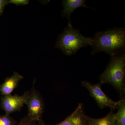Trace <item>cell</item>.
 <instances>
[{
    "label": "cell",
    "mask_w": 125,
    "mask_h": 125,
    "mask_svg": "<svg viewBox=\"0 0 125 125\" xmlns=\"http://www.w3.org/2000/svg\"><path fill=\"white\" fill-rule=\"evenodd\" d=\"M28 0H8L9 4H13L16 5H25L28 4Z\"/></svg>",
    "instance_id": "13"
},
{
    "label": "cell",
    "mask_w": 125,
    "mask_h": 125,
    "mask_svg": "<svg viewBox=\"0 0 125 125\" xmlns=\"http://www.w3.org/2000/svg\"><path fill=\"white\" fill-rule=\"evenodd\" d=\"M116 109L117 111L114 114V125H125V99L118 102Z\"/></svg>",
    "instance_id": "10"
},
{
    "label": "cell",
    "mask_w": 125,
    "mask_h": 125,
    "mask_svg": "<svg viewBox=\"0 0 125 125\" xmlns=\"http://www.w3.org/2000/svg\"><path fill=\"white\" fill-rule=\"evenodd\" d=\"M23 79V76L14 72L10 77L6 78L4 83L0 85V94L2 96L11 94L14 90L18 87L19 82Z\"/></svg>",
    "instance_id": "7"
},
{
    "label": "cell",
    "mask_w": 125,
    "mask_h": 125,
    "mask_svg": "<svg viewBox=\"0 0 125 125\" xmlns=\"http://www.w3.org/2000/svg\"><path fill=\"white\" fill-rule=\"evenodd\" d=\"M30 91H25L22 95L11 94L2 96L0 99V106L5 112V114L10 115L15 112L20 111L26 104Z\"/></svg>",
    "instance_id": "6"
},
{
    "label": "cell",
    "mask_w": 125,
    "mask_h": 125,
    "mask_svg": "<svg viewBox=\"0 0 125 125\" xmlns=\"http://www.w3.org/2000/svg\"><path fill=\"white\" fill-rule=\"evenodd\" d=\"M16 121L10 115H0V125H15Z\"/></svg>",
    "instance_id": "12"
},
{
    "label": "cell",
    "mask_w": 125,
    "mask_h": 125,
    "mask_svg": "<svg viewBox=\"0 0 125 125\" xmlns=\"http://www.w3.org/2000/svg\"><path fill=\"white\" fill-rule=\"evenodd\" d=\"M35 122L30 120L28 117L25 116L20 122L17 125H33V123Z\"/></svg>",
    "instance_id": "14"
},
{
    "label": "cell",
    "mask_w": 125,
    "mask_h": 125,
    "mask_svg": "<svg viewBox=\"0 0 125 125\" xmlns=\"http://www.w3.org/2000/svg\"><path fill=\"white\" fill-rule=\"evenodd\" d=\"M9 4L8 0H0V16L3 13L4 8L6 5Z\"/></svg>",
    "instance_id": "16"
},
{
    "label": "cell",
    "mask_w": 125,
    "mask_h": 125,
    "mask_svg": "<svg viewBox=\"0 0 125 125\" xmlns=\"http://www.w3.org/2000/svg\"><path fill=\"white\" fill-rule=\"evenodd\" d=\"M125 54L122 52L111 57L107 67L100 75V83H109L122 95L125 92Z\"/></svg>",
    "instance_id": "2"
},
{
    "label": "cell",
    "mask_w": 125,
    "mask_h": 125,
    "mask_svg": "<svg viewBox=\"0 0 125 125\" xmlns=\"http://www.w3.org/2000/svg\"><path fill=\"white\" fill-rule=\"evenodd\" d=\"M92 50L94 55L105 52L111 57L124 51L125 47V29L116 28L98 32L92 38Z\"/></svg>",
    "instance_id": "1"
},
{
    "label": "cell",
    "mask_w": 125,
    "mask_h": 125,
    "mask_svg": "<svg viewBox=\"0 0 125 125\" xmlns=\"http://www.w3.org/2000/svg\"><path fill=\"white\" fill-rule=\"evenodd\" d=\"M83 119L86 125H114V113L112 110L103 118L95 119L84 115Z\"/></svg>",
    "instance_id": "9"
},
{
    "label": "cell",
    "mask_w": 125,
    "mask_h": 125,
    "mask_svg": "<svg viewBox=\"0 0 125 125\" xmlns=\"http://www.w3.org/2000/svg\"><path fill=\"white\" fill-rule=\"evenodd\" d=\"M92 42V38L84 37L79 30L73 28L72 25H68L59 35L56 47L64 54L71 56L76 54L81 48L91 46Z\"/></svg>",
    "instance_id": "3"
},
{
    "label": "cell",
    "mask_w": 125,
    "mask_h": 125,
    "mask_svg": "<svg viewBox=\"0 0 125 125\" xmlns=\"http://www.w3.org/2000/svg\"><path fill=\"white\" fill-rule=\"evenodd\" d=\"M102 84L99 83L93 85L85 81L81 83L82 86L88 90L90 95L95 99L100 108L108 107L112 111L116 109L118 102L113 101L105 94L101 89Z\"/></svg>",
    "instance_id": "5"
},
{
    "label": "cell",
    "mask_w": 125,
    "mask_h": 125,
    "mask_svg": "<svg viewBox=\"0 0 125 125\" xmlns=\"http://www.w3.org/2000/svg\"><path fill=\"white\" fill-rule=\"evenodd\" d=\"M83 115V105L80 104L73 112L72 121V125H84Z\"/></svg>",
    "instance_id": "11"
},
{
    "label": "cell",
    "mask_w": 125,
    "mask_h": 125,
    "mask_svg": "<svg viewBox=\"0 0 125 125\" xmlns=\"http://www.w3.org/2000/svg\"><path fill=\"white\" fill-rule=\"evenodd\" d=\"M35 82L27 99L26 104L28 108L27 116L34 122H39L42 120L44 110V101L41 94L35 89Z\"/></svg>",
    "instance_id": "4"
},
{
    "label": "cell",
    "mask_w": 125,
    "mask_h": 125,
    "mask_svg": "<svg viewBox=\"0 0 125 125\" xmlns=\"http://www.w3.org/2000/svg\"><path fill=\"white\" fill-rule=\"evenodd\" d=\"M38 125H45V123H43V122L42 120H41V121H39L38 122Z\"/></svg>",
    "instance_id": "17"
},
{
    "label": "cell",
    "mask_w": 125,
    "mask_h": 125,
    "mask_svg": "<svg viewBox=\"0 0 125 125\" xmlns=\"http://www.w3.org/2000/svg\"><path fill=\"white\" fill-rule=\"evenodd\" d=\"M84 125H85V123H84Z\"/></svg>",
    "instance_id": "18"
},
{
    "label": "cell",
    "mask_w": 125,
    "mask_h": 125,
    "mask_svg": "<svg viewBox=\"0 0 125 125\" xmlns=\"http://www.w3.org/2000/svg\"><path fill=\"white\" fill-rule=\"evenodd\" d=\"M73 115V112L70 116L66 118L64 121L56 125H72V121Z\"/></svg>",
    "instance_id": "15"
},
{
    "label": "cell",
    "mask_w": 125,
    "mask_h": 125,
    "mask_svg": "<svg viewBox=\"0 0 125 125\" xmlns=\"http://www.w3.org/2000/svg\"><path fill=\"white\" fill-rule=\"evenodd\" d=\"M86 1L84 0H64L62 1L63 6L62 15L68 19L69 25H72L71 22V14L76 9L80 7H86Z\"/></svg>",
    "instance_id": "8"
}]
</instances>
